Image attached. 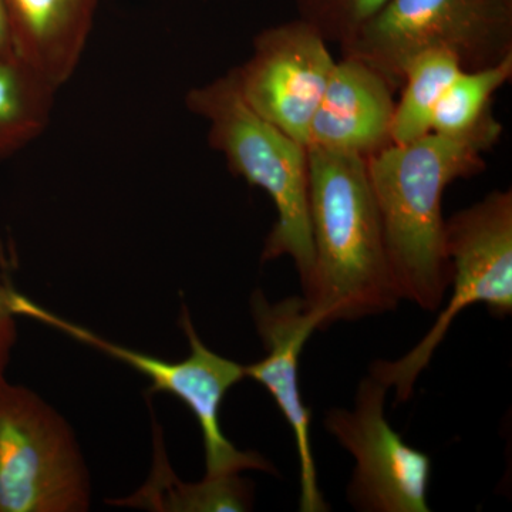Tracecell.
<instances>
[{"label":"cell","mask_w":512,"mask_h":512,"mask_svg":"<svg viewBox=\"0 0 512 512\" xmlns=\"http://www.w3.org/2000/svg\"><path fill=\"white\" fill-rule=\"evenodd\" d=\"M389 389L369 375L353 409L333 407L323 426L355 458L348 501L363 512H429L431 460L393 430L384 414Z\"/></svg>","instance_id":"obj_8"},{"label":"cell","mask_w":512,"mask_h":512,"mask_svg":"<svg viewBox=\"0 0 512 512\" xmlns=\"http://www.w3.org/2000/svg\"><path fill=\"white\" fill-rule=\"evenodd\" d=\"M15 56L12 45V30L6 0H0V59Z\"/></svg>","instance_id":"obj_19"},{"label":"cell","mask_w":512,"mask_h":512,"mask_svg":"<svg viewBox=\"0 0 512 512\" xmlns=\"http://www.w3.org/2000/svg\"><path fill=\"white\" fill-rule=\"evenodd\" d=\"M443 50L463 70L494 66L512 56V0H387L359 35L340 47L362 60L394 89L419 53Z\"/></svg>","instance_id":"obj_5"},{"label":"cell","mask_w":512,"mask_h":512,"mask_svg":"<svg viewBox=\"0 0 512 512\" xmlns=\"http://www.w3.org/2000/svg\"><path fill=\"white\" fill-rule=\"evenodd\" d=\"M491 110L461 136L431 133L392 144L367 160L384 245L400 299L437 311L450 288L443 197L448 185L485 170V154L503 136Z\"/></svg>","instance_id":"obj_1"},{"label":"cell","mask_w":512,"mask_h":512,"mask_svg":"<svg viewBox=\"0 0 512 512\" xmlns=\"http://www.w3.org/2000/svg\"><path fill=\"white\" fill-rule=\"evenodd\" d=\"M185 107L207 123L208 144L225 158L229 171L274 202L276 221L262 262L291 258L305 291L313 268L308 147L255 113L231 72L191 89Z\"/></svg>","instance_id":"obj_3"},{"label":"cell","mask_w":512,"mask_h":512,"mask_svg":"<svg viewBox=\"0 0 512 512\" xmlns=\"http://www.w3.org/2000/svg\"><path fill=\"white\" fill-rule=\"evenodd\" d=\"M446 251L453 288L446 308L406 355L397 360H376L370 367V375L387 389H394L397 403L413 396L417 379L461 312L480 303L497 318L511 315V188L491 191L483 200L446 220Z\"/></svg>","instance_id":"obj_4"},{"label":"cell","mask_w":512,"mask_h":512,"mask_svg":"<svg viewBox=\"0 0 512 512\" xmlns=\"http://www.w3.org/2000/svg\"><path fill=\"white\" fill-rule=\"evenodd\" d=\"M153 476L138 493L114 501L120 505L156 511H249L254 507V487L241 474L205 476L200 483H183L168 466L156 443Z\"/></svg>","instance_id":"obj_13"},{"label":"cell","mask_w":512,"mask_h":512,"mask_svg":"<svg viewBox=\"0 0 512 512\" xmlns=\"http://www.w3.org/2000/svg\"><path fill=\"white\" fill-rule=\"evenodd\" d=\"M56 93L18 57L0 59V161L42 136Z\"/></svg>","instance_id":"obj_14"},{"label":"cell","mask_w":512,"mask_h":512,"mask_svg":"<svg viewBox=\"0 0 512 512\" xmlns=\"http://www.w3.org/2000/svg\"><path fill=\"white\" fill-rule=\"evenodd\" d=\"M13 53L56 92L72 79L99 0H6Z\"/></svg>","instance_id":"obj_12"},{"label":"cell","mask_w":512,"mask_h":512,"mask_svg":"<svg viewBox=\"0 0 512 512\" xmlns=\"http://www.w3.org/2000/svg\"><path fill=\"white\" fill-rule=\"evenodd\" d=\"M328 46L296 18L259 32L247 62L229 70L248 106L305 147L336 63Z\"/></svg>","instance_id":"obj_9"},{"label":"cell","mask_w":512,"mask_h":512,"mask_svg":"<svg viewBox=\"0 0 512 512\" xmlns=\"http://www.w3.org/2000/svg\"><path fill=\"white\" fill-rule=\"evenodd\" d=\"M298 18L318 30L330 45L352 42L387 0H291Z\"/></svg>","instance_id":"obj_17"},{"label":"cell","mask_w":512,"mask_h":512,"mask_svg":"<svg viewBox=\"0 0 512 512\" xmlns=\"http://www.w3.org/2000/svg\"><path fill=\"white\" fill-rule=\"evenodd\" d=\"M18 312L19 316H29L63 330L72 338L103 350L120 362L134 367L153 382L151 392L173 394L180 399L191 410L201 427L207 467L205 476H228L247 470L275 473V467L261 454L239 450L222 431V403L229 390L245 379V366L208 349L192 325L190 312L185 306L180 325L190 342L191 352L190 356L178 362L158 359L111 343L76 323L67 322L55 313L46 311L23 295L19 298Z\"/></svg>","instance_id":"obj_7"},{"label":"cell","mask_w":512,"mask_h":512,"mask_svg":"<svg viewBox=\"0 0 512 512\" xmlns=\"http://www.w3.org/2000/svg\"><path fill=\"white\" fill-rule=\"evenodd\" d=\"M512 77V56L494 66L461 70L434 111L433 133L461 136L480 124L493 109V99Z\"/></svg>","instance_id":"obj_16"},{"label":"cell","mask_w":512,"mask_h":512,"mask_svg":"<svg viewBox=\"0 0 512 512\" xmlns=\"http://www.w3.org/2000/svg\"><path fill=\"white\" fill-rule=\"evenodd\" d=\"M251 312L266 355L254 365L245 366V377L268 390L291 427L299 457V510L328 511L313 457L311 410L303 402L299 386V360L306 342L320 330L319 320L303 296L271 302L259 289L252 293Z\"/></svg>","instance_id":"obj_10"},{"label":"cell","mask_w":512,"mask_h":512,"mask_svg":"<svg viewBox=\"0 0 512 512\" xmlns=\"http://www.w3.org/2000/svg\"><path fill=\"white\" fill-rule=\"evenodd\" d=\"M92 485L67 421L28 387L0 389V512H83Z\"/></svg>","instance_id":"obj_6"},{"label":"cell","mask_w":512,"mask_h":512,"mask_svg":"<svg viewBox=\"0 0 512 512\" xmlns=\"http://www.w3.org/2000/svg\"><path fill=\"white\" fill-rule=\"evenodd\" d=\"M461 70L457 57L443 50L419 53L407 62L402 94L394 107L393 144L410 143L431 133L437 104Z\"/></svg>","instance_id":"obj_15"},{"label":"cell","mask_w":512,"mask_h":512,"mask_svg":"<svg viewBox=\"0 0 512 512\" xmlns=\"http://www.w3.org/2000/svg\"><path fill=\"white\" fill-rule=\"evenodd\" d=\"M313 268L303 298L323 330L397 308L366 158L308 148Z\"/></svg>","instance_id":"obj_2"},{"label":"cell","mask_w":512,"mask_h":512,"mask_svg":"<svg viewBox=\"0 0 512 512\" xmlns=\"http://www.w3.org/2000/svg\"><path fill=\"white\" fill-rule=\"evenodd\" d=\"M394 93L382 73L356 57L342 56L313 117L308 148L369 160L392 146Z\"/></svg>","instance_id":"obj_11"},{"label":"cell","mask_w":512,"mask_h":512,"mask_svg":"<svg viewBox=\"0 0 512 512\" xmlns=\"http://www.w3.org/2000/svg\"><path fill=\"white\" fill-rule=\"evenodd\" d=\"M18 296L9 284L0 282V389L6 384V367L16 342V316L18 315Z\"/></svg>","instance_id":"obj_18"}]
</instances>
